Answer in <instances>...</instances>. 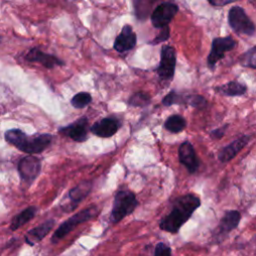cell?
<instances>
[{
    "instance_id": "obj_6",
    "label": "cell",
    "mask_w": 256,
    "mask_h": 256,
    "mask_svg": "<svg viewBox=\"0 0 256 256\" xmlns=\"http://www.w3.org/2000/svg\"><path fill=\"white\" fill-rule=\"evenodd\" d=\"M176 65V54L172 46L166 45L162 47L160 64L157 68V73L159 77L163 80H170L175 71Z\"/></svg>"
},
{
    "instance_id": "obj_28",
    "label": "cell",
    "mask_w": 256,
    "mask_h": 256,
    "mask_svg": "<svg viewBox=\"0 0 256 256\" xmlns=\"http://www.w3.org/2000/svg\"><path fill=\"white\" fill-rule=\"evenodd\" d=\"M154 256H171V248L167 244L159 242L155 247Z\"/></svg>"
},
{
    "instance_id": "obj_9",
    "label": "cell",
    "mask_w": 256,
    "mask_h": 256,
    "mask_svg": "<svg viewBox=\"0 0 256 256\" xmlns=\"http://www.w3.org/2000/svg\"><path fill=\"white\" fill-rule=\"evenodd\" d=\"M41 170V162L35 156H26L18 163V172L22 180H34Z\"/></svg>"
},
{
    "instance_id": "obj_21",
    "label": "cell",
    "mask_w": 256,
    "mask_h": 256,
    "mask_svg": "<svg viewBox=\"0 0 256 256\" xmlns=\"http://www.w3.org/2000/svg\"><path fill=\"white\" fill-rule=\"evenodd\" d=\"M36 214V208L35 207H28L25 210H23L21 213H19L16 217L13 218L11 224H10V229L11 230H16L29 222Z\"/></svg>"
},
{
    "instance_id": "obj_19",
    "label": "cell",
    "mask_w": 256,
    "mask_h": 256,
    "mask_svg": "<svg viewBox=\"0 0 256 256\" xmlns=\"http://www.w3.org/2000/svg\"><path fill=\"white\" fill-rule=\"evenodd\" d=\"M246 86L237 82V81H230L220 87L216 88L218 93H221L226 96H240L246 92Z\"/></svg>"
},
{
    "instance_id": "obj_8",
    "label": "cell",
    "mask_w": 256,
    "mask_h": 256,
    "mask_svg": "<svg viewBox=\"0 0 256 256\" xmlns=\"http://www.w3.org/2000/svg\"><path fill=\"white\" fill-rule=\"evenodd\" d=\"M236 45L235 40L230 37H218L215 38L212 42V47H211V51L209 53L207 62L210 68H213L215 66V64L224 57L225 53L227 51H230L231 49H233Z\"/></svg>"
},
{
    "instance_id": "obj_11",
    "label": "cell",
    "mask_w": 256,
    "mask_h": 256,
    "mask_svg": "<svg viewBox=\"0 0 256 256\" xmlns=\"http://www.w3.org/2000/svg\"><path fill=\"white\" fill-rule=\"evenodd\" d=\"M179 161L190 173H195L199 167V159L195 153L194 147L189 141H184L178 149Z\"/></svg>"
},
{
    "instance_id": "obj_3",
    "label": "cell",
    "mask_w": 256,
    "mask_h": 256,
    "mask_svg": "<svg viewBox=\"0 0 256 256\" xmlns=\"http://www.w3.org/2000/svg\"><path fill=\"white\" fill-rule=\"evenodd\" d=\"M97 212H98L97 207L92 206V207L86 208V209L78 212L77 214L73 215L72 217H70L68 220L63 222L58 227V229L54 232V234L51 238V242L53 244H56L58 241L63 239L68 233H70L76 226H78L81 223L86 222V221L90 220L91 218H93L94 216H96Z\"/></svg>"
},
{
    "instance_id": "obj_24",
    "label": "cell",
    "mask_w": 256,
    "mask_h": 256,
    "mask_svg": "<svg viewBox=\"0 0 256 256\" xmlns=\"http://www.w3.org/2000/svg\"><path fill=\"white\" fill-rule=\"evenodd\" d=\"M91 100H92V97L89 93L80 92L73 96V98L71 99V104L73 107L80 109L87 106L91 102Z\"/></svg>"
},
{
    "instance_id": "obj_5",
    "label": "cell",
    "mask_w": 256,
    "mask_h": 256,
    "mask_svg": "<svg viewBox=\"0 0 256 256\" xmlns=\"http://www.w3.org/2000/svg\"><path fill=\"white\" fill-rule=\"evenodd\" d=\"M51 142L52 136L50 134H41L33 137H29L25 134L15 147L28 154H37L44 151Z\"/></svg>"
},
{
    "instance_id": "obj_22",
    "label": "cell",
    "mask_w": 256,
    "mask_h": 256,
    "mask_svg": "<svg viewBox=\"0 0 256 256\" xmlns=\"http://www.w3.org/2000/svg\"><path fill=\"white\" fill-rule=\"evenodd\" d=\"M164 126L168 131L172 133H178L185 129L186 120L181 115H172L167 118Z\"/></svg>"
},
{
    "instance_id": "obj_29",
    "label": "cell",
    "mask_w": 256,
    "mask_h": 256,
    "mask_svg": "<svg viewBox=\"0 0 256 256\" xmlns=\"http://www.w3.org/2000/svg\"><path fill=\"white\" fill-rule=\"evenodd\" d=\"M168 38H169V27L168 26H164V27L161 28L160 33L153 39L151 44H158L160 42H163V41L167 40Z\"/></svg>"
},
{
    "instance_id": "obj_26",
    "label": "cell",
    "mask_w": 256,
    "mask_h": 256,
    "mask_svg": "<svg viewBox=\"0 0 256 256\" xmlns=\"http://www.w3.org/2000/svg\"><path fill=\"white\" fill-rule=\"evenodd\" d=\"M185 99L183 98L181 95L177 94L175 91H171L170 93H168L162 100L163 105L165 106H171L173 104H182L185 103Z\"/></svg>"
},
{
    "instance_id": "obj_23",
    "label": "cell",
    "mask_w": 256,
    "mask_h": 256,
    "mask_svg": "<svg viewBox=\"0 0 256 256\" xmlns=\"http://www.w3.org/2000/svg\"><path fill=\"white\" fill-rule=\"evenodd\" d=\"M128 103L134 107H144L150 103V96L144 92H137L130 97Z\"/></svg>"
},
{
    "instance_id": "obj_27",
    "label": "cell",
    "mask_w": 256,
    "mask_h": 256,
    "mask_svg": "<svg viewBox=\"0 0 256 256\" xmlns=\"http://www.w3.org/2000/svg\"><path fill=\"white\" fill-rule=\"evenodd\" d=\"M241 62L244 66L256 68V46L249 50L245 55L242 57Z\"/></svg>"
},
{
    "instance_id": "obj_4",
    "label": "cell",
    "mask_w": 256,
    "mask_h": 256,
    "mask_svg": "<svg viewBox=\"0 0 256 256\" xmlns=\"http://www.w3.org/2000/svg\"><path fill=\"white\" fill-rule=\"evenodd\" d=\"M228 21L230 27L236 33L253 35L255 32V25L241 7H233L230 9L228 13Z\"/></svg>"
},
{
    "instance_id": "obj_13",
    "label": "cell",
    "mask_w": 256,
    "mask_h": 256,
    "mask_svg": "<svg viewBox=\"0 0 256 256\" xmlns=\"http://www.w3.org/2000/svg\"><path fill=\"white\" fill-rule=\"evenodd\" d=\"M249 139H250V136L243 135L237 138L232 143L220 149V151L218 152V159L220 160V162L227 163L231 159H233L246 146V144L249 142Z\"/></svg>"
},
{
    "instance_id": "obj_7",
    "label": "cell",
    "mask_w": 256,
    "mask_h": 256,
    "mask_svg": "<svg viewBox=\"0 0 256 256\" xmlns=\"http://www.w3.org/2000/svg\"><path fill=\"white\" fill-rule=\"evenodd\" d=\"M178 7L176 4L171 2L160 3L154 11L151 13V22L154 27L162 28L168 26L170 21L176 15Z\"/></svg>"
},
{
    "instance_id": "obj_16",
    "label": "cell",
    "mask_w": 256,
    "mask_h": 256,
    "mask_svg": "<svg viewBox=\"0 0 256 256\" xmlns=\"http://www.w3.org/2000/svg\"><path fill=\"white\" fill-rule=\"evenodd\" d=\"M54 224L55 221L53 219H49L44 223L38 225L37 227L29 230L25 235V242L30 246H33L36 243L40 242L51 231Z\"/></svg>"
},
{
    "instance_id": "obj_25",
    "label": "cell",
    "mask_w": 256,
    "mask_h": 256,
    "mask_svg": "<svg viewBox=\"0 0 256 256\" xmlns=\"http://www.w3.org/2000/svg\"><path fill=\"white\" fill-rule=\"evenodd\" d=\"M185 103H187L188 105H190L192 107L199 108V109L205 108L207 106L206 99L201 95H189L186 97Z\"/></svg>"
},
{
    "instance_id": "obj_14",
    "label": "cell",
    "mask_w": 256,
    "mask_h": 256,
    "mask_svg": "<svg viewBox=\"0 0 256 256\" xmlns=\"http://www.w3.org/2000/svg\"><path fill=\"white\" fill-rule=\"evenodd\" d=\"M26 60L29 62H36L43 65L45 68H54L55 66L64 65V62L54 55L47 54L38 48H32L26 55Z\"/></svg>"
},
{
    "instance_id": "obj_2",
    "label": "cell",
    "mask_w": 256,
    "mask_h": 256,
    "mask_svg": "<svg viewBox=\"0 0 256 256\" xmlns=\"http://www.w3.org/2000/svg\"><path fill=\"white\" fill-rule=\"evenodd\" d=\"M138 201L135 195L128 190H121L116 193L110 219L113 223L119 222L121 219L131 214L137 207Z\"/></svg>"
},
{
    "instance_id": "obj_32",
    "label": "cell",
    "mask_w": 256,
    "mask_h": 256,
    "mask_svg": "<svg viewBox=\"0 0 256 256\" xmlns=\"http://www.w3.org/2000/svg\"><path fill=\"white\" fill-rule=\"evenodd\" d=\"M0 41H1V36H0Z\"/></svg>"
},
{
    "instance_id": "obj_1",
    "label": "cell",
    "mask_w": 256,
    "mask_h": 256,
    "mask_svg": "<svg viewBox=\"0 0 256 256\" xmlns=\"http://www.w3.org/2000/svg\"><path fill=\"white\" fill-rule=\"evenodd\" d=\"M200 205V198L194 194H186L178 197L170 213L161 219L159 223L160 229L170 233L178 232Z\"/></svg>"
},
{
    "instance_id": "obj_10",
    "label": "cell",
    "mask_w": 256,
    "mask_h": 256,
    "mask_svg": "<svg viewBox=\"0 0 256 256\" xmlns=\"http://www.w3.org/2000/svg\"><path fill=\"white\" fill-rule=\"evenodd\" d=\"M92 183L90 181H83L78 184L76 187L72 188L68 192V201L67 203H62L61 207L65 211H71L77 207L78 203L81 202L91 191Z\"/></svg>"
},
{
    "instance_id": "obj_31",
    "label": "cell",
    "mask_w": 256,
    "mask_h": 256,
    "mask_svg": "<svg viewBox=\"0 0 256 256\" xmlns=\"http://www.w3.org/2000/svg\"><path fill=\"white\" fill-rule=\"evenodd\" d=\"M208 1L210 2V4H212L214 6H224V5H227V4L237 1V0H208Z\"/></svg>"
},
{
    "instance_id": "obj_20",
    "label": "cell",
    "mask_w": 256,
    "mask_h": 256,
    "mask_svg": "<svg viewBox=\"0 0 256 256\" xmlns=\"http://www.w3.org/2000/svg\"><path fill=\"white\" fill-rule=\"evenodd\" d=\"M160 1L161 0H135L134 7L137 18L145 19L149 13L154 11V5Z\"/></svg>"
},
{
    "instance_id": "obj_30",
    "label": "cell",
    "mask_w": 256,
    "mask_h": 256,
    "mask_svg": "<svg viewBox=\"0 0 256 256\" xmlns=\"http://www.w3.org/2000/svg\"><path fill=\"white\" fill-rule=\"evenodd\" d=\"M228 127H229V125H228V124H225V125H223V126H221V127H219V128H216V129L212 130V131L210 132L211 138H212V139H220V138H222V137L224 136V134H225V132H226V130H227Z\"/></svg>"
},
{
    "instance_id": "obj_15",
    "label": "cell",
    "mask_w": 256,
    "mask_h": 256,
    "mask_svg": "<svg viewBox=\"0 0 256 256\" xmlns=\"http://www.w3.org/2000/svg\"><path fill=\"white\" fill-rule=\"evenodd\" d=\"M87 119L82 118L69 126L60 128L59 131L66 134L69 136L71 139L77 141V142H82L87 139Z\"/></svg>"
},
{
    "instance_id": "obj_18",
    "label": "cell",
    "mask_w": 256,
    "mask_h": 256,
    "mask_svg": "<svg viewBox=\"0 0 256 256\" xmlns=\"http://www.w3.org/2000/svg\"><path fill=\"white\" fill-rule=\"evenodd\" d=\"M240 218H241L240 212H238L237 210L226 211L224 213V215L222 216L220 223H219L220 230L224 233H228V232L232 231L239 225Z\"/></svg>"
},
{
    "instance_id": "obj_17",
    "label": "cell",
    "mask_w": 256,
    "mask_h": 256,
    "mask_svg": "<svg viewBox=\"0 0 256 256\" xmlns=\"http://www.w3.org/2000/svg\"><path fill=\"white\" fill-rule=\"evenodd\" d=\"M119 128V123L116 119L113 118H103L100 121L96 122L92 127L91 131L93 134L99 137H111L114 135Z\"/></svg>"
},
{
    "instance_id": "obj_12",
    "label": "cell",
    "mask_w": 256,
    "mask_h": 256,
    "mask_svg": "<svg viewBox=\"0 0 256 256\" xmlns=\"http://www.w3.org/2000/svg\"><path fill=\"white\" fill-rule=\"evenodd\" d=\"M136 34L130 25H124L121 32L117 35L114 41V49L118 52H126L131 50L136 45Z\"/></svg>"
}]
</instances>
